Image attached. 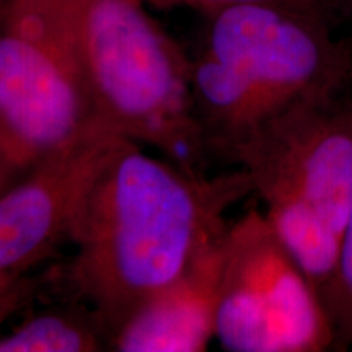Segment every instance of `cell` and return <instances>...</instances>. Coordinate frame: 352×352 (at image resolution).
Wrapping results in <instances>:
<instances>
[{"label":"cell","mask_w":352,"mask_h":352,"mask_svg":"<svg viewBox=\"0 0 352 352\" xmlns=\"http://www.w3.org/2000/svg\"><path fill=\"white\" fill-rule=\"evenodd\" d=\"M228 230V228H227ZM227 232L114 334V352H202L215 340Z\"/></svg>","instance_id":"ba28073f"},{"label":"cell","mask_w":352,"mask_h":352,"mask_svg":"<svg viewBox=\"0 0 352 352\" xmlns=\"http://www.w3.org/2000/svg\"><path fill=\"white\" fill-rule=\"evenodd\" d=\"M113 331L95 307L69 296L0 334V352L111 351Z\"/></svg>","instance_id":"9c48e42d"},{"label":"cell","mask_w":352,"mask_h":352,"mask_svg":"<svg viewBox=\"0 0 352 352\" xmlns=\"http://www.w3.org/2000/svg\"><path fill=\"white\" fill-rule=\"evenodd\" d=\"M277 236L341 315L340 252L352 208V87L302 101L236 155Z\"/></svg>","instance_id":"3957f363"},{"label":"cell","mask_w":352,"mask_h":352,"mask_svg":"<svg viewBox=\"0 0 352 352\" xmlns=\"http://www.w3.org/2000/svg\"><path fill=\"white\" fill-rule=\"evenodd\" d=\"M122 140L96 132L0 191V274L33 272L70 241L91 184Z\"/></svg>","instance_id":"52a82bcc"},{"label":"cell","mask_w":352,"mask_h":352,"mask_svg":"<svg viewBox=\"0 0 352 352\" xmlns=\"http://www.w3.org/2000/svg\"><path fill=\"white\" fill-rule=\"evenodd\" d=\"M191 56L192 116L209 164L235 165L264 126L302 101L352 87V44L331 16L277 3L204 15Z\"/></svg>","instance_id":"7a4b0ae2"},{"label":"cell","mask_w":352,"mask_h":352,"mask_svg":"<svg viewBox=\"0 0 352 352\" xmlns=\"http://www.w3.org/2000/svg\"><path fill=\"white\" fill-rule=\"evenodd\" d=\"M21 173L23 171L15 165V162L12 160L6 151V147L0 142V191H3L8 184L15 182Z\"/></svg>","instance_id":"4fadbf2b"},{"label":"cell","mask_w":352,"mask_h":352,"mask_svg":"<svg viewBox=\"0 0 352 352\" xmlns=\"http://www.w3.org/2000/svg\"><path fill=\"white\" fill-rule=\"evenodd\" d=\"M2 7H3V0H0V12H2Z\"/></svg>","instance_id":"5bb4252c"},{"label":"cell","mask_w":352,"mask_h":352,"mask_svg":"<svg viewBox=\"0 0 352 352\" xmlns=\"http://www.w3.org/2000/svg\"><path fill=\"white\" fill-rule=\"evenodd\" d=\"M104 131L208 173L191 101V56L144 0H60Z\"/></svg>","instance_id":"277c9868"},{"label":"cell","mask_w":352,"mask_h":352,"mask_svg":"<svg viewBox=\"0 0 352 352\" xmlns=\"http://www.w3.org/2000/svg\"><path fill=\"white\" fill-rule=\"evenodd\" d=\"M44 285L46 277L41 274H0V334L8 320L34 305Z\"/></svg>","instance_id":"30bf717a"},{"label":"cell","mask_w":352,"mask_h":352,"mask_svg":"<svg viewBox=\"0 0 352 352\" xmlns=\"http://www.w3.org/2000/svg\"><path fill=\"white\" fill-rule=\"evenodd\" d=\"M253 192L243 168L191 171L124 139L91 184L64 267L69 296L90 303L114 334L227 232L226 214Z\"/></svg>","instance_id":"6da1fadb"},{"label":"cell","mask_w":352,"mask_h":352,"mask_svg":"<svg viewBox=\"0 0 352 352\" xmlns=\"http://www.w3.org/2000/svg\"><path fill=\"white\" fill-rule=\"evenodd\" d=\"M340 287L342 315L340 333H338V346L340 349H346L352 344V208L341 240Z\"/></svg>","instance_id":"7c38bea8"},{"label":"cell","mask_w":352,"mask_h":352,"mask_svg":"<svg viewBox=\"0 0 352 352\" xmlns=\"http://www.w3.org/2000/svg\"><path fill=\"white\" fill-rule=\"evenodd\" d=\"M215 340L228 352L338 349L323 300L264 210L228 223Z\"/></svg>","instance_id":"8992f818"},{"label":"cell","mask_w":352,"mask_h":352,"mask_svg":"<svg viewBox=\"0 0 352 352\" xmlns=\"http://www.w3.org/2000/svg\"><path fill=\"white\" fill-rule=\"evenodd\" d=\"M147 6L157 8H178L186 7L192 10L201 12L202 15H209L222 8L246 6V3H277V6H289L305 10H315L333 15V8L336 6V0H144Z\"/></svg>","instance_id":"8fae6325"},{"label":"cell","mask_w":352,"mask_h":352,"mask_svg":"<svg viewBox=\"0 0 352 352\" xmlns=\"http://www.w3.org/2000/svg\"><path fill=\"white\" fill-rule=\"evenodd\" d=\"M98 124L60 0H3L0 142L26 171L80 142Z\"/></svg>","instance_id":"5b68a950"}]
</instances>
